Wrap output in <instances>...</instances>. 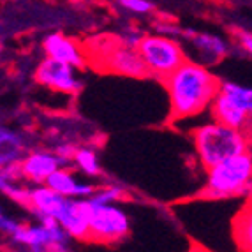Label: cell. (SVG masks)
Listing matches in <instances>:
<instances>
[{"label":"cell","mask_w":252,"mask_h":252,"mask_svg":"<svg viewBox=\"0 0 252 252\" xmlns=\"http://www.w3.org/2000/svg\"><path fill=\"white\" fill-rule=\"evenodd\" d=\"M85 212L89 222V240L101 244H115L129 235L130 222L126 212L113 205H97L85 199Z\"/></svg>","instance_id":"obj_6"},{"label":"cell","mask_w":252,"mask_h":252,"mask_svg":"<svg viewBox=\"0 0 252 252\" xmlns=\"http://www.w3.org/2000/svg\"><path fill=\"white\" fill-rule=\"evenodd\" d=\"M192 141L196 154H198L205 169L227 159V157L247 152L249 145H251L249 132L233 129V127L224 126V124L215 122V120L194 129Z\"/></svg>","instance_id":"obj_3"},{"label":"cell","mask_w":252,"mask_h":252,"mask_svg":"<svg viewBox=\"0 0 252 252\" xmlns=\"http://www.w3.org/2000/svg\"><path fill=\"white\" fill-rule=\"evenodd\" d=\"M143 32L139 29H127L126 32H124L122 35H120V44H124V46H129V48H138L139 41L143 39Z\"/></svg>","instance_id":"obj_22"},{"label":"cell","mask_w":252,"mask_h":252,"mask_svg":"<svg viewBox=\"0 0 252 252\" xmlns=\"http://www.w3.org/2000/svg\"><path fill=\"white\" fill-rule=\"evenodd\" d=\"M74 152H76V147L72 143H60L55 147V154H57V157L62 160L63 166H71Z\"/></svg>","instance_id":"obj_23"},{"label":"cell","mask_w":252,"mask_h":252,"mask_svg":"<svg viewBox=\"0 0 252 252\" xmlns=\"http://www.w3.org/2000/svg\"><path fill=\"white\" fill-rule=\"evenodd\" d=\"M117 4L134 14H148L154 11V4L150 0H117Z\"/></svg>","instance_id":"obj_20"},{"label":"cell","mask_w":252,"mask_h":252,"mask_svg":"<svg viewBox=\"0 0 252 252\" xmlns=\"http://www.w3.org/2000/svg\"><path fill=\"white\" fill-rule=\"evenodd\" d=\"M11 242L29 251L44 252L51 244V235L42 224H27V226L20 224V227L11 235Z\"/></svg>","instance_id":"obj_15"},{"label":"cell","mask_w":252,"mask_h":252,"mask_svg":"<svg viewBox=\"0 0 252 252\" xmlns=\"http://www.w3.org/2000/svg\"><path fill=\"white\" fill-rule=\"evenodd\" d=\"M0 55H2V46H0Z\"/></svg>","instance_id":"obj_26"},{"label":"cell","mask_w":252,"mask_h":252,"mask_svg":"<svg viewBox=\"0 0 252 252\" xmlns=\"http://www.w3.org/2000/svg\"><path fill=\"white\" fill-rule=\"evenodd\" d=\"M44 55L59 62L69 63L74 69H85L87 65V55L78 41L62 34H50L42 41Z\"/></svg>","instance_id":"obj_10"},{"label":"cell","mask_w":252,"mask_h":252,"mask_svg":"<svg viewBox=\"0 0 252 252\" xmlns=\"http://www.w3.org/2000/svg\"><path fill=\"white\" fill-rule=\"evenodd\" d=\"M215 122L249 132L252 115V90L233 81H219L210 106Z\"/></svg>","instance_id":"obj_4"},{"label":"cell","mask_w":252,"mask_h":252,"mask_svg":"<svg viewBox=\"0 0 252 252\" xmlns=\"http://www.w3.org/2000/svg\"><path fill=\"white\" fill-rule=\"evenodd\" d=\"M136 50L141 55L148 74L156 76L160 81L166 80L185 60L182 42L168 35L145 34Z\"/></svg>","instance_id":"obj_5"},{"label":"cell","mask_w":252,"mask_h":252,"mask_svg":"<svg viewBox=\"0 0 252 252\" xmlns=\"http://www.w3.org/2000/svg\"><path fill=\"white\" fill-rule=\"evenodd\" d=\"M235 37H236V48H240V50H244L247 55H251V51H252L251 32H247V30H238V32H235Z\"/></svg>","instance_id":"obj_25"},{"label":"cell","mask_w":252,"mask_h":252,"mask_svg":"<svg viewBox=\"0 0 252 252\" xmlns=\"http://www.w3.org/2000/svg\"><path fill=\"white\" fill-rule=\"evenodd\" d=\"M154 30L160 35H168V37L178 39L180 37L182 27H178L177 23H173L169 18H164V20L154 21Z\"/></svg>","instance_id":"obj_21"},{"label":"cell","mask_w":252,"mask_h":252,"mask_svg":"<svg viewBox=\"0 0 252 252\" xmlns=\"http://www.w3.org/2000/svg\"><path fill=\"white\" fill-rule=\"evenodd\" d=\"M185 44L189 48V55H185V59L189 57L192 62L201 63L205 67L215 65L231 53L229 42L215 34L196 32V35L190 37L189 41H185Z\"/></svg>","instance_id":"obj_9"},{"label":"cell","mask_w":252,"mask_h":252,"mask_svg":"<svg viewBox=\"0 0 252 252\" xmlns=\"http://www.w3.org/2000/svg\"><path fill=\"white\" fill-rule=\"evenodd\" d=\"M102 63L104 69L118 76H129V78H147L148 71L141 55L136 48H129L120 44H109L102 51Z\"/></svg>","instance_id":"obj_8"},{"label":"cell","mask_w":252,"mask_h":252,"mask_svg":"<svg viewBox=\"0 0 252 252\" xmlns=\"http://www.w3.org/2000/svg\"><path fill=\"white\" fill-rule=\"evenodd\" d=\"M65 198H62L60 194H57L53 189H50L48 185L41 184L35 187H29V206L27 210L32 212L34 215L39 214H48V215H57L60 210V206L63 205Z\"/></svg>","instance_id":"obj_14"},{"label":"cell","mask_w":252,"mask_h":252,"mask_svg":"<svg viewBox=\"0 0 252 252\" xmlns=\"http://www.w3.org/2000/svg\"><path fill=\"white\" fill-rule=\"evenodd\" d=\"M76 71L78 69H74L69 63L46 57L39 62L37 69L34 72V78L39 85L46 87V89L72 95V94L80 92V89L83 87Z\"/></svg>","instance_id":"obj_7"},{"label":"cell","mask_w":252,"mask_h":252,"mask_svg":"<svg viewBox=\"0 0 252 252\" xmlns=\"http://www.w3.org/2000/svg\"><path fill=\"white\" fill-rule=\"evenodd\" d=\"M252 224H251V215L244 214L238 219V224L235 226V235H236V242L242 249H251L252 244Z\"/></svg>","instance_id":"obj_19"},{"label":"cell","mask_w":252,"mask_h":252,"mask_svg":"<svg viewBox=\"0 0 252 252\" xmlns=\"http://www.w3.org/2000/svg\"><path fill=\"white\" fill-rule=\"evenodd\" d=\"M60 166H63L62 160L57 157L55 152L48 150L30 152V154H27V156H23L20 159L21 178L34 185L44 184V180Z\"/></svg>","instance_id":"obj_11"},{"label":"cell","mask_w":252,"mask_h":252,"mask_svg":"<svg viewBox=\"0 0 252 252\" xmlns=\"http://www.w3.org/2000/svg\"><path fill=\"white\" fill-rule=\"evenodd\" d=\"M126 198V190L122 187H118V185H102L92 192L90 196V201L97 203V205H113V203L122 201Z\"/></svg>","instance_id":"obj_18"},{"label":"cell","mask_w":252,"mask_h":252,"mask_svg":"<svg viewBox=\"0 0 252 252\" xmlns=\"http://www.w3.org/2000/svg\"><path fill=\"white\" fill-rule=\"evenodd\" d=\"M44 185L53 189L62 198H74V199H87L95 190V185L90 182H81L76 178L72 169L69 166H60L50 177L44 180Z\"/></svg>","instance_id":"obj_13"},{"label":"cell","mask_w":252,"mask_h":252,"mask_svg":"<svg viewBox=\"0 0 252 252\" xmlns=\"http://www.w3.org/2000/svg\"><path fill=\"white\" fill-rule=\"evenodd\" d=\"M55 219L59 220L62 229L72 240H80V242L89 240V222H87V212H85V199L65 198Z\"/></svg>","instance_id":"obj_12"},{"label":"cell","mask_w":252,"mask_h":252,"mask_svg":"<svg viewBox=\"0 0 252 252\" xmlns=\"http://www.w3.org/2000/svg\"><path fill=\"white\" fill-rule=\"evenodd\" d=\"M21 150H23V141L18 132L5 127H0V157L4 162L9 160H20Z\"/></svg>","instance_id":"obj_16"},{"label":"cell","mask_w":252,"mask_h":252,"mask_svg":"<svg viewBox=\"0 0 252 252\" xmlns=\"http://www.w3.org/2000/svg\"><path fill=\"white\" fill-rule=\"evenodd\" d=\"M168 89L171 115L192 118L208 109L219 90V78L208 67L185 59L162 81Z\"/></svg>","instance_id":"obj_1"},{"label":"cell","mask_w":252,"mask_h":252,"mask_svg":"<svg viewBox=\"0 0 252 252\" xmlns=\"http://www.w3.org/2000/svg\"><path fill=\"white\" fill-rule=\"evenodd\" d=\"M18 227H20V222L14 220V219L7 217V215L4 214V210H2V206H0V231L11 236Z\"/></svg>","instance_id":"obj_24"},{"label":"cell","mask_w":252,"mask_h":252,"mask_svg":"<svg viewBox=\"0 0 252 252\" xmlns=\"http://www.w3.org/2000/svg\"><path fill=\"white\" fill-rule=\"evenodd\" d=\"M72 164L83 173L85 177H99L101 175V162L97 157L95 150L89 147L76 148L74 156H72Z\"/></svg>","instance_id":"obj_17"},{"label":"cell","mask_w":252,"mask_h":252,"mask_svg":"<svg viewBox=\"0 0 252 252\" xmlns=\"http://www.w3.org/2000/svg\"><path fill=\"white\" fill-rule=\"evenodd\" d=\"M252 157L251 150L236 154L206 168V184L201 190V198L229 199L251 194Z\"/></svg>","instance_id":"obj_2"}]
</instances>
